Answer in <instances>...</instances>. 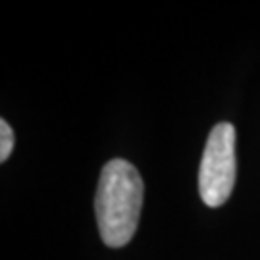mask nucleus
Returning a JSON list of instances; mask_svg holds the SVG:
<instances>
[{"label":"nucleus","instance_id":"1","mask_svg":"<svg viewBox=\"0 0 260 260\" xmlns=\"http://www.w3.org/2000/svg\"><path fill=\"white\" fill-rule=\"evenodd\" d=\"M143 195V179L131 162L114 158L103 168L94 210L101 237L108 247H123L131 241L139 223Z\"/></svg>","mask_w":260,"mask_h":260},{"label":"nucleus","instance_id":"3","mask_svg":"<svg viewBox=\"0 0 260 260\" xmlns=\"http://www.w3.org/2000/svg\"><path fill=\"white\" fill-rule=\"evenodd\" d=\"M14 149V131L6 120H0V160L6 162Z\"/></svg>","mask_w":260,"mask_h":260},{"label":"nucleus","instance_id":"2","mask_svg":"<svg viewBox=\"0 0 260 260\" xmlns=\"http://www.w3.org/2000/svg\"><path fill=\"white\" fill-rule=\"evenodd\" d=\"M235 127L222 121L210 131L199 168V193L205 205L216 208L230 199L235 185Z\"/></svg>","mask_w":260,"mask_h":260}]
</instances>
